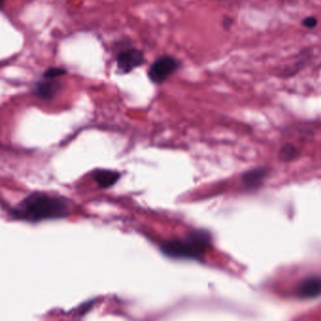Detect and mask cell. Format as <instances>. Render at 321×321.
<instances>
[{
    "label": "cell",
    "instance_id": "1",
    "mask_svg": "<svg viewBox=\"0 0 321 321\" xmlns=\"http://www.w3.org/2000/svg\"><path fill=\"white\" fill-rule=\"evenodd\" d=\"M68 214L69 206L65 199L39 192L29 194L10 211L14 219L29 223L62 219Z\"/></svg>",
    "mask_w": 321,
    "mask_h": 321
},
{
    "label": "cell",
    "instance_id": "2",
    "mask_svg": "<svg viewBox=\"0 0 321 321\" xmlns=\"http://www.w3.org/2000/svg\"><path fill=\"white\" fill-rule=\"evenodd\" d=\"M211 238L205 230H194L183 239H173L160 245L161 252L175 259H200L210 245Z\"/></svg>",
    "mask_w": 321,
    "mask_h": 321
},
{
    "label": "cell",
    "instance_id": "3",
    "mask_svg": "<svg viewBox=\"0 0 321 321\" xmlns=\"http://www.w3.org/2000/svg\"><path fill=\"white\" fill-rule=\"evenodd\" d=\"M179 68V62L175 57L164 55L157 58L149 70V78L152 82L161 84L166 81Z\"/></svg>",
    "mask_w": 321,
    "mask_h": 321
},
{
    "label": "cell",
    "instance_id": "4",
    "mask_svg": "<svg viewBox=\"0 0 321 321\" xmlns=\"http://www.w3.org/2000/svg\"><path fill=\"white\" fill-rule=\"evenodd\" d=\"M144 62L143 53L137 49L121 52L117 56V67L122 74H128Z\"/></svg>",
    "mask_w": 321,
    "mask_h": 321
},
{
    "label": "cell",
    "instance_id": "5",
    "mask_svg": "<svg viewBox=\"0 0 321 321\" xmlns=\"http://www.w3.org/2000/svg\"><path fill=\"white\" fill-rule=\"evenodd\" d=\"M61 90V84L55 79H45L38 83L35 87V93L45 100H51Z\"/></svg>",
    "mask_w": 321,
    "mask_h": 321
},
{
    "label": "cell",
    "instance_id": "6",
    "mask_svg": "<svg viewBox=\"0 0 321 321\" xmlns=\"http://www.w3.org/2000/svg\"><path fill=\"white\" fill-rule=\"evenodd\" d=\"M93 179L102 188H109L119 181L120 174L114 170L100 169L93 174Z\"/></svg>",
    "mask_w": 321,
    "mask_h": 321
},
{
    "label": "cell",
    "instance_id": "7",
    "mask_svg": "<svg viewBox=\"0 0 321 321\" xmlns=\"http://www.w3.org/2000/svg\"><path fill=\"white\" fill-rule=\"evenodd\" d=\"M266 174V171L264 169H253L243 176V182L249 188H257L262 183Z\"/></svg>",
    "mask_w": 321,
    "mask_h": 321
},
{
    "label": "cell",
    "instance_id": "8",
    "mask_svg": "<svg viewBox=\"0 0 321 321\" xmlns=\"http://www.w3.org/2000/svg\"><path fill=\"white\" fill-rule=\"evenodd\" d=\"M320 284L321 283L318 280H309L301 286L300 291L304 296H312L316 292L320 291V289H321Z\"/></svg>",
    "mask_w": 321,
    "mask_h": 321
},
{
    "label": "cell",
    "instance_id": "9",
    "mask_svg": "<svg viewBox=\"0 0 321 321\" xmlns=\"http://www.w3.org/2000/svg\"><path fill=\"white\" fill-rule=\"evenodd\" d=\"M66 74L64 69L62 68H50L44 74L45 79H56L62 75Z\"/></svg>",
    "mask_w": 321,
    "mask_h": 321
},
{
    "label": "cell",
    "instance_id": "10",
    "mask_svg": "<svg viewBox=\"0 0 321 321\" xmlns=\"http://www.w3.org/2000/svg\"><path fill=\"white\" fill-rule=\"evenodd\" d=\"M303 26L304 28L313 29L318 26V19L314 16L306 17V18L303 19Z\"/></svg>",
    "mask_w": 321,
    "mask_h": 321
},
{
    "label": "cell",
    "instance_id": "11",
    "mask_svg": "<svg viewBox=\"0 0 321 321\" xmlns=\"http://www.w3.org/2000/svg\"><path fill=\"white\" fill-rule=\"evenodd\" d=\"M295 152H296V150L294 149L293 147L290 146V147H286L283 148L282 155H283L284 159H291L292 155H295Z\"/></svg>",
    "mask_w": 321,
    "mask_h": 321
}]
</instances>
